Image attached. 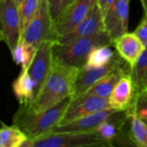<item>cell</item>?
<instances>
[{"label":"cell","mask_w":147,"mask_h":147,"mask_svg":"<svg viewBox=\"0 0 147 147\" xmlns=\"http://www.w3.org/2000/svg\"><path fill=\"white\" fill-rule=\"evenodd\" d=\"M80 69L54 60L48 78L30 107L35 112H42L72 97Z\"/></svg>","instance_id":"6da1fadb"},{"label":"cell","mask_w":147,"mask_h":147,"mask_svg":"<svg viewBox=\"0 0 147 147\" xmlns=\"http://www.w3.org/2000/svg\"><path fill=\"white\" fill-rule=\"evenodd\" d=\"M71 101L72 97L69 96L42 112L33 111L29 105H19L13 115L12 123L21 129L28 138L35 140L49 133L59 123Z\"/></svg>","instance_id":"7a4b0ae2"},{"label":"cell","mask_w":147,"mask_h":147,"mask_svg":"<svg viewBox=\"0 0 147 147\" xmlns=\"http://www.w3.org/2000/svg\"><path fill=\"white\" fill-rule=\"evenodd\" d=\"M113 45V40L103 29L95 34L79 38L67 44H55L54 60L61 64L82 68L90 53L98 47Z\"/></svg>","instance_id":"3957f363"},{"label":"cell","mask_w":147,"mask_h":147,"mask_svg":"<svg viewBox=\"0 0 147 147\" xmlns=\"http://www.w3.org/2000/svg\"><path fill=\"white\" fill-rule=\"evenodd\" d=\"M55 39L54 23L51 18L47 0H40L37 11L26 28L20 41L38 48L45 41Z\"/></svg>","instance_id":"277c9868"},{"label":"cell","mask_w":147,"mask_h":147,"mask_svg":"<svg viewBox=\"0 0 147 147\" xmlns=\"http://www.w3.org/2000/svg\"><path fill=\"white\" fill-rule=\"evenodd\" d=\"M107 142L95 131L52 133L35 139L34 147H100Z\"/></svg>","instance_id":"5b68a950"},{"label":"cell","mask_w":147,"mask_h":147,"mask_svg":"<svg viewBox=\"0 0 147 147\" xmlns=\"http://www.w3.org/2000/svg\"><path fill=\"white\" fill-rule=\"evenodd\" d=\"M130 66L126 63L116 52V55L107 64L94 68H87L82 67L80 69L79 75L76 81L74 94L72 100H75L83 95L93 85H94L100 80L111 75L112 73L119 70L121 68Z\"/></svg>","instance_id":"8992f818"},{"label":"cell","mask_w":147,"mask_h":147,"mask_svg":"<svg viewBox=\"0 0 147 147\" xmlns=\"http://www.w3.org/2000/svg\"><path fill=\"white\" fill-rule=\"evenodd\" d=\"M19 7L13 0H0V42L11 51L20 41Z\"/></svg>","instance_id":"52a82bcc"},{"label":"cell","mask_w":147,"mask_h":147,"mask_svg":"<svg viewBox=\"0 0 147 147\" xmlns=\"http://www.w3.org/2000/svg\"><path fill=\"white\" fill-rule=\"evenodd\" d=\"M97 0H76L54 23L55 42L76 29L92 11Z\"/></svg>","instance_id":"ba28073f"},{"label":"cell","mask_w":147,"mask_h":147,"mask_svg":"<svg viewBox=\"0 0 147 147\" xmlns=\"http://www.w3.org/2000/svg\"><path fill=\"white\" fill-rule=\"evenodd\" d=\"M55 41H45L39 45L36 55L28 71L31 76L36 89V97L44 84L51 71L54 62V47Z\"/></svg>","instance_id":"9c48e42d"},{"label":"cell","mask_w":147,"mask_h":147,"mask_svg":"<svg viewBox=\"0 0 147 147\" xmlns=\"http://www.w3.org/2000/svg\"><path fill=\"white\" fill-rule=\"evenodd\" d=\"M107 108H111L108 99L94 95H82L72 100L57 125L66 124Z\"/></svg>","instance_id":"30bf717a"},{"label":"cell","mask_w":147,"mask_h":147,"mask_svg":"<svg viewBox=\"0 0 147 147\" xmlns=\"http://www.w3.org/2000/svg\"><path fill=\"white\" fill-rule=\"evenodd\" d=\"M118 110L113 108L104 109L94 113L84 116L74 121L55 125L49 133H82L95 131V129L104 121L111 119ZM46 134V135H47Z\"/></svg>","instance_id":"8fae6325"},{"label":"cell","mask_w":147,"mask_h":147,"mask_svg":"<svg viewBox=\"0 0 147 147\" xmlns=\"http://www.w3.org/2000/svg\"><path fill=\"white\" fill-rule=\"evenodd\" d=\"M130 0H117L103 15L104 30L114 41L128 32Z\"/></svg>","instance_id":"7c38bea8"},{"label":"cell","mask_w":147,"mask_h":147,"mask_svg":"<svg viewBox=\"0 0 147 147\" xmlns=\"http://www.w3.org/2000/svg\"><path fill=\"white\" fill-rule=\"evenodd\" d=\"M103 29V15L100 7L98 6V4L96 3L90 14L83 22H82L70 33L59 38L55 42L59 44H67L79 38L92 36Z\"/></svg>","instance_id":"4fadbf2b"},{"label":"cell","mask_w":147,"mask_h":147,"mask_svg":"<svg viewBox=\"0 0 147 147\" xmlns=\"http://www.w3.org/2000/svg\"><path fill=\"white\" fill-rule=\"evenodd\" d=\"M113 46L119 55L132 67L145 49L144 43L132 33H125L113 41Z\"/></svg>","instance_id":"5bb4252c"},{"label":"cell","mask_w":147,"mask_h":147,"mask_svg":"<svg viewBox=\"0 0 147 147\" xmlns=\"http://www.w3.org/2000/svg\"><path fill=\"white\" fill-rule=\"evenodd\" d=\"M135 87L130 75L122 76L114 86L109 98L111 108L118 111L126 110L135 97Z\"/></svg>","instance_id":"9a60e30c"},{"label":"cell","mask_w":147,"mask_h":147,"mask_svg":"<svg viewBox=\"0 0 147 147\" xmlns=\"http://www.w3.org/2000/svg\"><path fill=\"white\" fill-rule=\"evenodd\" d=\"M12 90L19 105H31L36 99L35 83L28 70H21L12 83Z\"/></svg>","instance_id":"2e32d148"},{"label":"cell","mask_w":147,"mask_h":147,"mask_svg":"<svg viewBox=\"0 0 147 147\" xmlns=\"http://www.w3.org/2000/svg\"><path fill=\"white\" fill-rule=\"evenodd\" d=\"M131 67L128 66L112 73L111 75L97 82L83 95H94L104 99H108L119 80L124 76L131 75Z\"/></svg>","instance_id":"e0dca14e"},{"label":"cell","mask_w":147,"mask_h":147,"mask_svg":"<svg viewBox=\"0 0 147 147\" xmlns=\"http://www.w3.org/2000/svg\"><path fill=\"white\" fill-rule=\"evenodd\" d=\"M36 49L37 48L33 45L24 41H19V42L11 51V54L13 61L21 67V70H28L36 55Z\"/></svg>","instance_id":"ac0fdd59"},{"label":"cell","mask_w":147,"mask_h":147,"mask_svg":"<svg viewBox=\"0 0 147 147\" xmlns=\"http://www.w3.org/2000/svg\"><path fill=\"white\" fill-rule=\"evenodd\" d=\"M25 133L17 125H0V147H18L27 139Z\"/></svg>","instance_id":"d6986e66"},{"label":"cell","mask_w":147,"mask_h":147,"mask_svg":"<svg viewBox=\"0 0 147 147\" xmlns=\"http://www.w3.org/2000/svg\"><path fill=\"white\" fill-rule=\"evenodd\" d=\"M136 94L146 89L147 87V49H145L143 54L138 58V61L131 69L130 75Z\"/></svg>","instance_id":"ffe728a7"},{"label":"cell","mask_w":147,"mask_h":147,"mask_svg":"<svg viewBox=\"0 0 147 147\" xmlns=\"http://www.w3.org/2000/svg\"><path fill=\"white\" fill-rule=\"evenodd\" d=\"M130 119V138L136 147H147V133L145 123L143 122L132 111L126 109Z\"/></svg>","instance_id":"44dd1931"},{"label":"cell","mask_w":147,"mask_h":147,"mask_svg":"<svg viewBox=\"0 0 147 147\" xmlns=\"http://www.w3.org/2000/svg\"><path fill=\"white\" fill-rule=\"evenodd\" d=\"M116 55V50H113L112 45H105L95 48L89 55L86 64L83 66L87 68L99 67L107 64Z\"/></svg>","instance_id":"7402d4cb"},{"label":"cell","mask_w":147,"mask_h":147,"mask_svg":"<svg viewBox=\"0 0 147 147\" xmlns=\"http://www.w3.org/2000/svg\"><path fill=\"white\" fill-rule=\"evenodd\" d=\"M40 0H24L19 6L20 13V39L24 33L29 24L35 16Z\"/></svg>","instance_id":"603a6c76"},{"label":"cell","mask_w":147,"mask_h":147,"mask_svg":"<svg viewBox=\"0 0 147 147\" xmlns=\"http://www.w3.org/2000/svg\"><path fill=\"white\" fill-rule=\"evenodd\" d=\"M127 109L132 111L143 122L147 124V88L135 94L132 103Z\"/></svg>","instance_id":"cb8c5ba5"},{"label":"cell","mask_w":147,"mask_h":147,"mask_svg":"<svg viewBox=\"0 0 147 147\" xmlns=\"http://www.w3.org/2000/svg\"><path fill=\"white\" fill-rule=\"evenodd\" d=\"M76 1V0H47L49 11L53 23H55L61 16V14Z\"/></svg>","instance_id":"d4e9b609"},{"label":"cell","mask_w":147,"mask_h":147,"mask_svg":"<svg viewBox=\"0 0 147 147\" xmlns=\"http://www.w3.org/2000/svg\"><path fill=\"white\" fill-rule=\"evenodd\" d=\"M135 35L138 36V37L145 43L147 42V14L144 13L139 24L136 28V30L133 32Z\"/></svg>","instance_id":"484cf974"},{"label":"cell","mask_w":147,"mask_h":147,"mask_svg":"<svg viewBox=\"0 0 147 147\" xmlns=\"http://www.w3.org/2000/svg\"><path fill=\"white\" fill-rule=\"evenodd\" d=\"M117 0H97V4L98 6L100 7L102 15H104L109 9L111 6H113Z\"/></svg>","instance_id":"4316f807"},{"label":"cell","mask_w":147,"mask_h":147,"mask_svg":"<svg viewBox=\"0 0 147 147\" xmlns=\"http://www.w3.org/2000/svg\"><path fill=\"white\" fill-rule=\"evenodd\" d=\"M18 147H34V140L30 138H27Z\"/></svg>","instance_id":"83f0119b"},{"label":"cell","mask_w":147,"mask_h":147,"mask_svg":"<svg viewBox=\"0 0 147 147\" xmlns=\"http://www.w3.org/2000/svg\"><path fill=\"white\" fill-rule=\"evenodd\" d=\"M100 147H121V146H119V145L113 144V142H107V144H103V145H101Z\"/></svg>","instance_id":"f1b7e54d"},{"label":"cell","mask_w":147,"mask_h":147,"mask_svg":"<svg viewBox=\"0 0 147 147\" xmlns=\"http://www.w3.org/2000/svg\"><path fill=\"white\" fill-rule=\"evenodd\" d=\"M140 2H141V5H142L144 13L147 14V0H140Z\"/></svg>","instance_id":"f546056e"},{"label":"cell","mask_w":147,"mask_h":147,"mask_svg":"<svg viewBox=\"0 0 147 147\" xmlns=\"http://www.w3.org/2000/svg\"><path fill=\"white\" fill-rule=\"evenodd\" d=\"M13 1L16 3V5L19 7L20 5H21V4L23 3V1H24V0H13Z\"/></svg>","instance_id":"4dcf8cb0"},{"label":"cell","mask_w":147,"mask_h":147,"mask_svg":"<svg viewBox=\"0 0 147 147\" xmlns=\"http://www.w3.org/2000/svg\"><path fill=\"white\" fill-rule=\"evenodd\" d=\"M144 46H145V49H147V42H146L144 43Z\"/></svg>","instance_id":"1f68e13d"},{"label":"cell","mask_w":147,"mask_h":147,"mask_svg":"<svg viewBox=\"0 0 147 147\" xmlns=\"http://www.w3.org/2000/svg\"><path fill=\"white\" fill-rule=\"evenodd\" d=\"M145 130H146V133H147V124H145Z\"/></svg>","instance_id":"d6a6232c"},{"label":"cell","mask_w":147,"mask_h":147,"mask_svg":"<svg viewBox=\"0 0 147 147\" xmlns=\"http://www.w3.org/2000/svg\"><path fill=\"white\" fill-rule=\"evenodd\" d=\"M2 123H3V122H2L1 120H0V125H2Z\"/></svg>","instance_id":"836d02e7"},{"label":"cell","mask_w":147,"mask_h":147,"mask_svg":"<svg viewBox=\"0 0 147 147\" xmlns=\"http://www.w3.org/2000/svg\"><path fill=\"white\" fill-rule=\"evenodd\" d=\"M146 88H147V87H146Z\"/></svg>","instance_id":"e575fe53"}]
</instances>
